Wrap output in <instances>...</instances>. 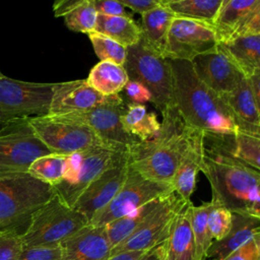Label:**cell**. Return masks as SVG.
<instances>
[{
	"label": "cell",
	"instance_id": "1",
	"mask_svg": "<svg viewBox=\"0 0 260 260\" xmlns=\"http://www.w3.org/2000/svg\"><path fill=\"white\" fill-rule=\"evenodd\" d=\"M232 139L203 134L200 171L210 184L212 202L232 213L260 217V173L232 154Z\"/></svg>",
	"mask_w": 260,
	"mask_h": 260
},
{
	"label": "cell",
	"instance_id": "2",
	"mask_svg": "<svg viewBox=\"0 0 260 260\" xmlns=\"http://www.w3.org/2000/svg\"><path fill=\"white\" fill-rule=\"evenodd\" d=\"M172 72V105L190 127L217 137L239 130L223 101L195 74L190 61L168 59Z\"/></svg>",
	"mask_w": 260,
	"mask_h": 260
},
{
	"label": "cell",
	"instance_id": "3",
	"mask_svg": "<svg viewBox=\"0 0 260 260\" xmlns=\"http://www.w3.org/2000/svg\"><path fill=\"white\" fill-rule=\"evenodd\" d=\"M158 131L149 139L137 141L128 151L129 166L144 178L172 184L179 161L194 128L187 125L176 108L162 113Z\"/></svg>",
	"mask_w": 260,
	"mask_h": 260
},
{
	"label": "cell",
	"instance_id": "4",
	"mask_svg": "<svg viewBox=\"0 0 260 260\" xmlns=\"http://www.w3.org/2000/svg\"><path fill=\"white\" fill-rule=\"evenodd\" d=\"M54 195L52 186L28 173H0V230L22 234L32 213Z\"/></svg>",
	"mask_w": 260,
	"mask_h": 260
},
{
	"label": "cell",
	"instance_id": "5",
	"mask_svg": "<svg viewBox=\"0 0 260 260\" xmlns=\"http://www.w3.org/2000/svg\"><path fill=\"white\" fill-rule=\"evenodd\" d=\"M88 224L86 217L65 204L56 194L35 211L21 234L23 247L60 245Z\"/></svg>",
	"mask_w": 260,
	"mask_h": 260
},
{
	"label": "cell",
	"instance_id": "6",
	"mask_svg": "<svg viewBox=\"0 0 260 260\" xmlns=\"http://www.w3.org/2000/svg\"><path fill=\"white\" fill-rule=\"evenodd\" d=\"M128 80L143 84L151 93V103L160 113L172 105V72L169 61L142 39L127 48L123 65Z\"/></svg>",
	"mask_w": 260,
	"mask_h": 260
},
{
	"label": "cell",
	"instance_id": "7",
	"mask_svg": "<svg viewBox=\"0 0 260 260\" xmlns=\"http://www.w3.org/2000/svg\"><path fill=\"white\" fill-rule=\"evenodd\" d=\"M28 123L51 153L68 156L95 145L106 146L86 124L67 115L28 118Z\"/></svg>",
	"mask_w": 260,
	"mask_h": 260
},
{
	"label": "cell",
	"instance_id": "8",
	"mask_svg": "<svg viewBox=\"0 0 260 260\" xmlns=\"http://www.w3.org/2000/svg\"><path fill=\"white\" fill-rule=\"evenodd\" d=\"M54 83L0 78V124L49 114Z\"/></svg>",
	"mask_w": 260,
	"mask_h": 260
},
{
	"label": "cell",
	"instance_id": "9",
	"mask_svg": "<svg viewBox=\"0 0 260 260\" xmlns=\"http://www.w3.org/2000/svg\"><path fill=\"white\" fill-rule=\"evenodd\" d=\"M115 152L107 146L95 145L66 156L64 176L53 187L55 194L73 207L82 192L109 166Z\"/></svg>",
	"mask_w": 260,
	"mask_h": 260
},
{
	"label": "cell",
	"instance_id": "10",
	"mask_svg": "<svg viewBox=\"0 0 260 260\" xmlns=\"http://www.w3.org/2000/svg\"><path fill=\"white\" fill-rule=\"evenodd\" d=\"M0 126V173H26L35 159L51 153L31 129L28 119Z\"/></svg>",
	"mask_w": 260,
	"mask_h": 260
},
{
	"label": "cell",
	"instance_id": "11",
	"mask_svg": "<svg viewBox=\"0 0 260 260\" xmlns=\"http://www.w3.org/2000/svg\"><path fill=\"white\" fill-rule=\"evenodd\" d=\"M172 192H175L172 184L146 179L129 166L126 179L118 193L106 207L94 215L89 224L104 226L134 209Z\"/></svg>",
	"mask_w": 260,
	"mask_h": 260
},
{
	"label": "cell",
	"instance_id": "12",
	"mask_svg": "<svg viewBox=\"0 0 260 260\" xmlns=\"http://www.w3.org/2000/svg\"><path fill=\"white\" fill-rule=\"evenodd\" d=\"M217 44L212 25L175 17L168 31L162 56L171 60L191 62L199 55L215 52Z\"/></svg>",
	"mask_w": 260,
	"mask_h": 260
},
{
	"label": "cell",
	"instance_id": "13",
	"mask_svg": "<svg viewBox=\"0 0 260 260\" xmlns=\"http://www.w3.org/2000/svg\"><path fill=\"white\" fill-rule=\"evenodd\" d=\"M125 110L126 104L123 98L120 94H115L107 103L93 109L66 115L86 124L106 146L119 151L127 150L138 141L122 125L121 117Z\"/></svg>",
	"mask_w": 260,
	"mask_h": 260
},
{
	"label": "cell",
	"instance_id": "14",
	"mask_svg": "<svg viewBox=\"0 0 260 260\" xmlns=\"http://www.w3.org/2000/svg\"><path fill=\"white\" fill-rule=\"evenodd\" d=\"M129 168L128 151H116L109 166L82 192L72 208L89 221L114 198L122 187Z\"/></svg>",
	"mask_w": 260,
	"mask_h": 260
},
{
	"label": "cell",
	"instance_id": "15",
	"mask_svg": "<svg viewBox=\"0 0 260 260\" xmlns=\"http://www.w3.org/2000/svg\"><path fill=\"white\" fill-rule=\"evenodd\" d=\"M186 203L176 192L170 193L152 215L131 236L111 250L110 256L127 251L150 250L161 244L170 235L178 213Z\"/></svg>",
	"mask_w": 260,
	"mask_h": 260
},
{
	"label": "cell",
	"instance_id": "16",
	"mask_svg": "<svg viewBox=\"0 0 260 260\" xmlns=\"http://www.w3.org/2000/svg\"><path fill=\"white\" fill-rule=\"evenodd\" d=\"M213 27L218 43L260 35V0H222Z\"/></svg>",
	"mask_w": 260,
	"mask_h": 260
},
{
	"label": "cell",
	"instance_id": "17",
	"mask_svg": "<svg viewBox=\"0 0 260 260\" xmlns=\"http://www.w3.org/2000/svg\"><path fill=\"white\" fill-rule=\"evenodd\" d=\"M106 96L94 90L85 79L54 83L49 114L51 116L81 113L107 103Z\"/></svg>",
	"mask_w": 260,
	"mask_h": 260
},
{
	"label": "cell",
	"instance_id": "18",
	"mask_svg": "<svg viewBox=\"0 0 260 260\" xmlns=\"http://www.w3.org/2000/svg\"><path fill=\"white\" fill-rule=\"evenodd\" d=\"M191 64L196 76L219 98L231 92L242 75L218 50L195 57Z\"/></svg>",
	"mask_w": 260,
	"mask_h": 260
},
{
	"label": "cell",
	"instance_id": "19",
	"mask_svg": "<svg viewBox=\"0 0 260 260\" xmlns=\"http://www.w3.org/2000/svg\"><path fill=\"white\" fill-rule=\"evenodd\" d=\"M62 260H106L111 245L105 225L87 224L60 244Z\"/></svg>",
	"mask_w": 260,
	"mask_h": 260
},
{
	"label": "cell",
	"instance_id": "20",
	"mask_svg": "<svg viewBox=\"0 0 260 260\" xmlns=\"http://www.w3.org/2000/svg\"><path fill=\"white\" fill-rule=\"evenodd\" d=\"M203 156V133L193 129L178 168L172 180L174 191L186 202H190L201 169Z\"/></svg>",
	"mask_w": 260,
	"mask_h": 260
},
{
	"label": "cell",
	"instance_id": "21",
	"mask_svg": "<svg viewBox=\"0 0 260 260\" xmlns=\"http://www.w3.org/2000/svg\"><path fill=\"white\" fill-rule=\"evenodd\" d=\"M220 99L232 113L239 130L260 136V106L256 103L243 75L240 76L235 88Z\"/></svg>",
	"mask_w": 260,
	"mask_h": 260
},
{
	"label": "cell",
	"instance_id": "22",
	"mask_svg": "<svg viewBox=\"0 0 260 260\" xmlns=\"http://www.w3.org/2000/svg\"><path fill=\"white\" fill-rule=\"evenodd\" d=\"M187 202L178 213L168 238L159 244L160 260H196L195 246Z\"/></svg>",
	"mask_w": 260,
	"mask_h": 260
},
{
	"label": "cell",
	"instance_id": "23",
	"mask_svg": "<svg viewBox=\"0 0 260 260\" xmlns=\"http://www.w3.org/2000/svg\"><path fill=\"white\" fill-rule=\"evenodd\" d=\"M217 50L245 78L260 71V35L241 36L219 42Z\"/></svg>",
	"mask_w": 260,
	"mask_h": 260
},
{
	"label": "cell",
	"instance_id": "24",
	"mask_svg": "<svg viewBox=\"0 0 260 260\" xmlns=\"http://www.w3.org/2000/svg\"><path fill=\"white\" fill-rule=\"evenodd\" d=\"M260 234V217L232 213V228L219 241H213L207 251L206 259L223 260L234 251Z\"/></svg>",
	"mask_w": 260,
	"mask_h": 260
},
{
	"label": "cell",
	"instance_id": "25",
	"mask_svg": "<svg viewBox=\"0 0 260 260\" xmlns=\"http://www.w3.org/2000/svg\"><path fill=\"white\" fill-rule=\"evenodd\" d=\"M168 195L156 198L106 224L105 229L112 249L131 236L150 215H152L162 205Z\"/></svg>",
	"mask_w": 260,
	"mask_h": 260
},
{
	"label": "cell",
	"instance_id": "26",
	"mask_svg": "<svg viewBox=\"0 0 260 260\" xmlns=\"http://www.w3.org/2000/svg\"><path fill=\"white\" fill-rule=\"evenodd\" d=\"M174 18L173 13L162 4L141 15V39L160 55L164 53L168 31Z\"/></svg>",
	"mask_w": 260,
	"mask_h": 260
},
{
	"label": "cell",
	"instance_id": "27",
	"mask_svg": "<svg viewBox=\"0 0 260 260\" xmlns=\"http://www.w3.org/2000/svg\"><path fill=\"white\" fill-rule=\"evenodd\" d=\"M86 82L98 92L110 96L119 94L128 82L123 66L109 61H100L89 71Z\"/></svg>",
	"mask_w": 260,
	"mask_h": 260
},
{
	"label": "cell",
	"instance_id": "28",
	"mask_svg": "<svg viewBox=\"0 0 260 260\" xmlns=\"http://www.w3.org/2000/svg\"><path fill=\"white\" fill-rule=\"evenodd\" d=\"M94 31L110 38L125 48L137 44L141 39L140 26L131 16L98 14Z\"/></svg>",
	"mask_w": 260,
	"mask_h": 260
},
{
	"label": "cell",
	"instance_id": "29",
	"mask_svg": "<svg viewBox=\"0 0 260 260\" xmlns=\"http://www.w3.org/2000/svg\"><path fill=\"white\" fill-rule=\"evenodd\" d=\"M222 0H161L175 17L208 23L213 26Z\"/></svg>",
	"mask_w": 260,
	"mask_h": 260
},
{
	"label": "cell",
	"instance_id": "30",
	"mask_svg": "<svg viewBox=\"0 0 260 260\" xmlns=\"http://www.w3.org/2000/svg\"><path fill=\"white\" fill-rule=\"evenodd\" d=\"M124 129L139 141L151 138L159 129L160 122L154 113L148 112L143 105L126 104V110L121 117Z\"/></svg>",
	"mask_w": 260,
	"mask_h": 260
},
{
	"label": "cell",
	"instance_id": "31",
	"mask_svg": "<svg viewBox=\"0 0 260 260\" xmlns=\"http://www.w3.org/2000/svg\"><path fill=\"white\" fill-rule=\"evenodd\" d=\"M210 207V201L202 203L199 206H195L193 204L190 206V221L196 260H206L207 251L213 242L207 225V215Z\"/></svg>",
	"mask_w": 260,
	"mask_h": 260
},
{
	"label": "cell",
	"instance_id": "32",
	"mask_svg": "<svg viewBox=\"0 0 260 260\" xmlns=\"http://www.w3.org/2000/svg\"><path fill=\"white\" fill-rule=\"evenodd\" d=\"M66 169V156L50 153L35 159L27 169L31 177L52 187L59 184Z\"/></svg>",
	"mask_w": 260,
	"mask_h": 260
},
{
	"label": "cell",
	"instance_id": "33",
	"mask_svg": "<svg viewBox=\"0 0 260 260\" xmlns=\"http://www.w3.org/2000/svg\"><path fill=\"white\" fill-rule=\"evenodd\" d=\"M231 152L237 159L260 171V136L238 130L231 142Z\"/></svg>",
	"mask_w": 260,
	"mask_h": 260
},
{
	"label": "cell",
	"instance_id": "34",
	"mask_svg": "<svg viewBox=\"0 0 260 260\" xmlns=\"http://www.w3.org/2000/svg\"><path fill=\"white\" fill-rule=\"evenodd\" d=\"M96 18L94 0H81L79 5L64 16V22L73 31L89 34L94 31Z\"/></svg>",
	"mask_w": 260,
	"mask_h": 260
},
{
	"label": "cell",
	"instance_id": "35",
	"mask_svg": "<svg viewBox=\"0 0 260 260\" xmlns=\"http://www.w3.org/2000/svg\"><path fill=\"white\" fill-rule=\"evenodd\" d=\"M87 35L91 42L93 51L101 61H109L121 66L124 65L127 48L96 31H91Z\"/></svg>",
	"mask_w": 260,
	"mask_h": 260
},
{
	"label": "cell",
	"instance_id": "36",
	"mask_svg": "<svg viewBox=\"0 0 260 260\" xmlns=\"http://www.w3.org/2000/svg\"><path fill=\"white\" fill-rule=\"evenodd\" d=\"M207 215V225L213 241H219L228 235L232 228V212L212 201Z\"/></svg>",
	"mask_w": 260,
	"mask_h": 260
},
{
	"label": "cell",
	"instance_id": "37",
	"mask_svg": "<svg viewBox=\"0 0 260 260\" xmlns=\"http://www.w3.org/2000/svg\"><path fill=\"white\" fill-rule=\"evenodd\" d=\"M22 249L21 234L10 230H0V260H18Z\"/></svg>",
	"mask_w": 260,
	"mask_h": 260
},
{
	"label": "cell",
	"instance_id": "38",
	"mask_svg": "<svg viewBox=\"0 0 260 260\" xmlns=\"http://www.w3.org/2000/svg\"><path fill=\"white\" fill-rule=\"evenodd\" d=\"M18 260H62L60 245L23 247Z\"/></svg>",
	"mask_w": 260,
	"mask_h": 260
},
{
	"label": "cell",
	"instance_id": "39",
	"mask_svg": "<svg viewBox=\"0 0 260 260\" xmlns=\"http://www.w3.org/2000/svg\"><path fill=\"white\" fill-rule=\"evenodd\" d=\"M223 260H260V234L253 237Z\"/></svg>",
	"mask_w": 260,
	"mask_h": 260
},
{
	"label": "cell",
	"instance_id": "40",
	"mask_svg": "<svg viewBox=\"0 0 260 260\" xmlns=\"http://www.w3.org/2000/svg\"><path fill=\"white\" fill-rule=\"evenodd\" d=\"M123 90L125 91L127 98L131 101V104L142 105L143 103L151 102L152 100L150 91L143 84L136 81L128 80Z\"/></svg>",
	"mask_w": 260,
	"mask_h": 260
},
{
	"label": "cell",
	"instance_id": "41",
	"mask_svg": "<svg viewBox=\"0 0 260 260\" xmlns=\"http://www.w3.org/2000/svg\"><path fill=\"white\" fill-rule=\"evenodd\" d=\"M94 7L98 14L108 16H132L126 13V7L119 0H94Z\"/></svg>",
	"mask_w": 260,
	"mask_h": 260
},
{
	"label": "cell",
	"instance_id": "42",
	"mask_svg": "<svg viewBox=\"0 0 260 260\" xmlns=\"http://www.w3.org/2000/svg\"><path fill=\"white\" fill-rule=\"evenodd\" d=\"M126 8H130L132 11L139 14H144L158 6H160V0H119Z\"/></svg>",
	"mask_w": 260,
	"mask_h": 260
},
{
	"label": "cell",
	"instance_id": "43",
	"mask_svg": "<svg viewBox=\"0 0 260 260\" xmlns=\"http://www.w3.org/2000/svg\"><path fill=\"white\" fill-rule=\"evenodd\" d=\"M81 0H58L53 4V11L56 17H64L70 11H72Z\"/></svg>",
	"mask_w": 260,
	"mask_h": 260
},
{
	"label": "cell",
	"instance_id": "44",
	"mask_svg": "<svg viewBox=\"0 0 260 260\" xmlns=\"http://www.w3.org/2000/svg\"><path fill=\"white\" fill-rule=\"evenodd\" d=\"M149 250L142 251H127L121 252L118 254H114L109 256L106 260H139L144 254H146Z\"/></svg>",
	"mask_w": 260,
	"mask_h": 260
},
{
	"label": "cell",
	"instance_id": "45",
	"mask_svg": "<svg viewBox=\"0 0 260 260\" xmlns=\"http://www.w3.org/2000/svg\"><path fill=\"white\" fill-rule=\"evenodd\" d=\"M251 89V92L256 101V103L260 106V71L256 72L249 78H246Z\"/></svg>",
	"mask_w": 260,
	"mask_h": 260
},
{
	"label": "cell",
	"instance_id": "46",
	"mask_svg": "<svg viewBox=\"0 0 260 260\" xmlns=\"http://www.w3.org/2000/svg\"><path fill=\"white\" fill-rule=\"evenodd\" d=\"M139 260H160L159 245L150 249L146 254H144Z\"/></svg>",
	"mask_w": 260,
	"mask_h": 260
},
{
	"label": "cell",
	"instance_id": "47",
	"mask_svg": "<svg viewBox=\"0 0 260 260\" xmlns=\"http://www.w3.org/2000/svg\"><path fill=\"white\" fill-rule=\"evenodd\" d=\"M2 76H3V74H2V73H1V71H0V78H1Z\"/></svg>",
	"mask_w": 260,
	"mask_h": 260
}]
</instances>
